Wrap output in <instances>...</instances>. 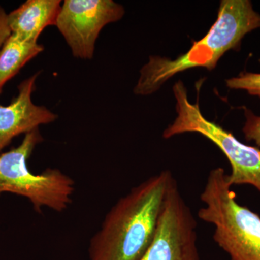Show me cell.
<instances>
[{"mask_svg":"<svg viewBox=\"0 0 260 260\" xmlns=\"http://www.w3.org/2000/svg\"><path fill=\"white\" fill-rule=\"evenodd\" d=\"M174 179L170 171H162L117 200L90 239L89 260H140L153 240Z\"/></svg>","mask_w":260,"mask_h":260,"instance_id":"obj_1","label":"cell"},{"mask_svg":"<svg viewBox=\"0 0 260 260\" xmlns=\"http://www.w3.org/2000/svg\"><path fill=\"white\" fill-rule=\"evenodd\" d=\"M257 28H260V14L253 9L251 1L222 0L216 21L187 52L173 60L150 56L140 70L134 93L140 95L155 93L172 77L185 70L195 68L213 70L225 52L239 49L243 38Z\"/></svg>","mask_w":260,"mask_h":260,"instance_id":"obj_2","label":"cell"},{"mask_svg":"<svg viewBox=\"0 0 260 260\" xmlns=\"http://www.w3.org/2000/svg\"><path fill=\"white\" fill-rule=\"evenodd\" d=\"M221 167L212 169L200 200L198 218L214 226V242L230 260H260V216L239 204Z\"/></svg>","mask_w":260,"mask_h":260,"instance_id":"obj_3","label":"cell"},{"mask_svg":"<svg viewBox=\"0 0 260 260\" xmlns=\"http://www.w3.org/2000/svg\"><path fill=\"white\" fill-rule=\"evenodd\" d=\"M42 141L39 129H34L25 135L18 146L0 154V194L23 197L37 213L44 208L61 213L73 201L75 181L59 169L49 168L40 174L29 169V158Z\"/></svg>","mask_w":260,"mask_h":260,"instance_id":"obj_4","label":"cell"},{"mask_svg":"<svg viewBox=\"0 0 260 260\" xmlns=\"http://www.w3.org/2000/svg\"><path fill=\"white\" fill-rule=\"evenodd\" d=\"M177 101V116L162 133L169 139L183 133H194L210 140L225 155L232 167L228 181L232 186L249 184L260 193V149L244 144L230 132L216 123L208 120L200 110L199 102L191 104L187 90L179 80L173 86Z\"/></svg>","mask_w":260,"mask_h":260,"instance_id":"obj_5","label":"cell"},{"mask_svg":"<svg viewBox=\"0 0 260 260\" xmlns=\"http://www.w3.org/2000/svg\"><path fill=\"white\" fill-rule=\"evenodd\" d=\"M194 215L175 178L168 189L151 244L140 260H200Z\"/></svg>","mask_w":260,"mask_h":260,"instance_id":"obj_6","label":"cell"},{"mask_svg":"<svg viewBox=\"0 0 260 260\" xmlns=\"http://www.w3.org/2000/svg\"><path fill=\"white\" fill-rule=\"evenodd\" d=\"M124 15V8L112 0H65L55 26L73 56L91 59L101 30L108 24L121 20Z\"/></svg>","mask_w":260,"mask_h":260,"instance_id":"obj_7","label":"cell"},{"mask_svg":"<svg viewBox=\"0 0 260 260\" xmlns=\"http://www.w3.org/2000/svg\"><path fill=\"white\" fill-rule=\"evenodd\" d=\"M39 75L38 73L32 75L19 85L18 95L9 105H0V153L16 137L57 119V115L47 108L32 102L31 95Z\"/></svg>","mask_w":260,"mask_h":260,"instance_id":"obj_8","label":"cell"},{"mask_svg":"<svg viewBox=\"0 0 260 260\" xmlns=\"http://www.w3.org/2000/svg\"><path fill=\"white\" fill-rule=\"evenodd\" d=\"M59 0H28L8 14L12 34L25 42L37 43L46 28L55 25Z\"/></svg>","mask_w":260,"mask_h":260,"instance_id":"obj_9","label":"cell"},{"mask_svg":"<svg viewBox=\"0 0 260 260\" xmlns=\"http://www.w3.org/2000/svg\"><path fill=\"white\" fill-rule=\"evenodd\" d=\"M44 50L37 43L25 42L11 34L0 49V95L5 84Z\"/></svg>","mask_w":260,"mask_h":260,"instance_id":"obj_10","label":"cell"},{"mask_svg":"<svg viewBox=\"0 0 260 260\" xmlns=\"http://www.w3.org/2000/svg\"><path fill=\"white\" fill-rule=\"evenodd\" d=\"M228 88L244 90L251 95L260 98V73H242L239 76L225 80Z\"/></svg>","mask_w":260,"mask_h":260,"instance_id":"obj_11","label":"cell"},{"mask_svg":"<svg viewBox=\"0 0 260 260\" xmlns=\"http://www.w3.org/2000/svg\"><path fill=\"white\" fill-rule=\"evenodd\" d=\"M246 122L243 127L245 139L254 141L260 148V116L255 115L249 109H245Z\"/></svg>","mask_w":260,"mask_h":260,"instance_id":"obj_12","label":"cell"},{"mask_svg":"<svg viewBox=\"0 0 260 260\" xmlns=\"http://www.w3.org/2000/svg\"><path fill=\"white\" fill-rule=\"evenodd\" d=\"M11 34V30L8 23V14L0 7V49Z\"/></svg>","mask_w":260,"mask_h":260,"instance_id":"obj_13","label":"cell"},{"mask_svg":"<svg viewBox=\"0 0 260 260\" xmlns=\"http://www.w3.org/2000/svg\"><path fill=\"white\" fill-rule=\"evenodd\" d=\"M259 62H260V59H259Z\"/></svg>","mask_w":260,"mask_h":260,"instance_id":"obj_14","label":"cell"}]
</instances>
